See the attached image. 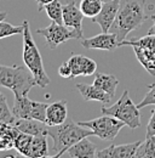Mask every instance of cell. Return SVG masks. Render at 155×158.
I'll use <instances>...</instances> for the list:
<instances>
[{"label":"cell","mask_w":155,"mask_h":158,"mask_svg":"<svg viewBox=\"0 0 155 158\" xmlns=\"http://www.w3.org/2000/svg\"><path fill=\"white\" fill-rule=\"evenodd\" d=\"M135 55L138 62L144 67V69L152 74L155 76V51L150 49L141 48V46H132Z\"/></svg>","instance_id":"obj_17"},{"label":"cell","mask_w":155,"mask_h":158,"mask_svg":"<svg viewBox=\"0 0 155 158\" xmlns=\"http://www.w3.org/2000/svg\"><path fill=\"white\" fill-rule=\"evenodd\" d=\"M47 103L33 101L28 98V95L15 96V102L12 107V114L16 118L37 119L40 122L46 120V110Z\"/></svg>","instance_id":"obj_8"},{"label":"cell","mask_w":155,"mask_h":158,"mask_svg":"<svg viewBox=\"0 0 155 158\" xmlns=\"http://www.w3.org/2000/svg\"><path fill=\"white\" fill-rule=\"evenodd\" d=\"M148 4L145 0H121L116 19L110 27L119 43L126 39L129 33L139 29L148 20Z\"/></svg>","instance_id":"obj_1"},{"label":"cell","mask_w":155,"mask_h":158,"mask_svg":"<svg viewBox=\"0 0 155 158\" xmlns=\"http://www.w3.org/2000/svg\"><path fill=\"white\" fill-rule=\"evenodd\" d=\"M23 24L22 26H14L9 22H5V20L0 22V39L7 38L11 35H17L23 33Z\"/></svg>","instance_id":"obj_24"},{"label":"cell","mask_w":155,"mask_h":158,"mask_svg":"<svg viewBox=\"0 0 155 158\" xmlns=\"http://www.w3.org/2000/svg\"><path fill=\"white\" fill-rule=\"evenodd\" d=\"M149 105H154L155 106V84L148 86V93H147V95H145V96L143 98V100L137 105V107H138L139 110H142V108H144V107H147V106H149Z\"/></svg>","instance_id":"obj_28"},{"label":"cell","mask_w":155,"mask_h":158,"mask_svg":"<svg viewBox=\"0 0 155 158\" xmlns=\"http://www.w3.org/2000/svg\"><path fill=\"white\" fill-rule=\"evenodd\" d=\"M137 158H155V135L147 136L136 153Z\"/></svg>","instance_id":"obj_23"},{"label":"cell","mask_w":155,"mask_h":158,"mask_svg":"<svg viewBox=\"0 0 155 158\" xmlns=\"http://www.w3.org/2000/svg\"><path fill=\"white\" fill-rule=\"evenodd\" d=\"M58 74L62 77V78H72V69L68 64V62L63 63L59 66L58 68Z\"/></svg>","instance_id":"obj_30"},{"label":"cell","mask_w":155,"mask_h":158,"mask_svg":"<svg viewBox=\"0 0 155 158\" xmlns=\"http://www.w3.org/2000/svg\"><path fill=\"white\" fill-rule=\"evenodd\" d=\"M32 140L33 135L26 134V133H21L16 135V138L14 140V147L15 150H17L22 156L28 157L29 156V151H30V145H32Z\"/></svg>","instance_id":"obj_21"},{"label":"cell","mask_w":155,"mask_h":158,"mask_svg":"<svg viewBox=\"0 0 155 158\" xmlns=\"http://www.w3.org/2000/svg\"><path fill=\"white\" fill-rule=\"evenodd\" d=\"M120 1L121 0H112L108 2H103L102 10L99 11V14L95 16L91 21L93 23H97L102 32H109L110 27L113 26L114 21L116 19L117 11H119V6H120Z\"/></svg>","instance_id":"obj_10"},{"label":"cell","mask_w":155,"mask_h":158,"mask_svg":"<svg viewBox=\"0 0 155 158\" xmlns=\"http://www.w3.org/2000/svg\"><path fill=\"white\" fill-rule=\"evenodd\" d=\"M0 94H1V93H0Z\"/></svg>","instance_id":"obj_35"},{"label":"cell","mask_w":155,"mask_h":158,"mask_svg":"<svg viewBox=\"0 0 155 158\" xmlns=\"http://www.w3.org/2000/svg\"><path fill=\"white\" fill-rule=\"evenodd\" d=\"M102 6H103L102 0H81L79 5L82 15L87 19H93L95 16H97L102 10Z\"/></svg>","instance_id":"obj_20"},{"label":"cell","mask_w":155,"mask_h":158,"mask_svg":"<svg viewBox=\"0 0 155 158\" xmlns=\"http://www.w3.org/2000/svg\"><path fill=\"white\" fill-rule=\"evenodd\" d=\"M93 84L98 86L99 89H102L103 91H105L107 94H109L112 98L115 96L116 88L119 85V80L113 74H105V73H97Z\"/></svg>","instance_id":"obj_18"},{"label":"cell","mask_w":155,"mask_h":158,"mask_svg":"<svg viewBox=\"0 0 155 158\" xmlns=\"http://www.w3.org/2000/svg\"><path fill=\"white\" fill-rule=\"evenodd\" d=\"M79 93L81 94V96L84 98L85 101H99L102 103H108L110 100L113 99L109 94H107L105 91H103L102 89H99L95 84L89 85V84H77L75 85Z\"/></svg>","instance_id":"obj_16"},{"label":"cell","mask_w":155,"mask_h":158,"mask_svg":"<svg viewBox=\"0 0 155 158\" xmlns=\"http://www.w3.org/2000/svg\"><path fill=\"white\" fill-rule=\"evenodd\" d=\"M103 2H108V1H112V0H102Z\"/></svg>","instance_id":"obj_34"},{"label":"cell","mask_w":155,"mask_h":158,"mask_svg":"<svg viewBox=\"0 0 155 158\" xmlns=\"http://www.w3.org/2000/svg\"><path fill=\"white\" fill-rule=\"evenodd\" d=\"M103 114L113 116L119 120L124 122L126 127L130 129H136L141 127V114H139V108L132 102L130 99V93L129 90H124L122 95L120 99L116 101L113 106H102L101 108Z\"/></svg>","instance_id":"obj_5"},{"label":"cell","mask_w":155,"mask_h":158,"mask_svg":"<svg viewBox=\"0 0 155 158\" xmlns=\"http://www.w3.org/2000/svg\"><path fill=\"white\" fill-rule=\"evenodd\" d=\"M79 124L85 128L91 129L95 136L102 139L104 141L114 140L116 135L120 133V130L126 125L124 122L119 120L113 116H108V114H103V117L96 119L80 122Z\"/></svg>","instance_id":"obj_6"},{"label":"cell","mask_w":155,"mask_h":158,"mask_svg":"<svg viewBox=\"0 0 155 158\" xmlns=\"http://www.w3.org/2000/svg\"><path fill=\"white\" fill-rule=\"evenodd\" d=\"M11 125H14L18 131L26 133L29 135H40L46 134L47 135V124L44 122H40L37 119H27V118H14Z\"/></svg>","instance_id":"obj_13"},{"label":"cell","mask_w":155,"mask_h":158,"mask_svg":"<svg viewBox=\"0 0 155 158\" xmlns=\"http://www.w3.org/2000/svg\"><path fill=\"white\" fill-rule=\"evenodd\" d=\"M97 152L96 145L87 138H84L73 145L67 151V155L72 158H95L97 157Z\"/></svg>","instance_id":"obj_15"},{"label":"cell","mask_w":155,"mask_h":158,"mask_svg":"<svg viewBox=\"0 0 155 158\" xmlns=\"http://www.w3.org/2000/svg\"><path fill=\"white\" fill-rule=\"evenodd\" d=\"M37 85L33 73L24 66L0 64V86L7 88L15 96L28 95L29 90Z\"/></svg>","instance_id":"obj_3"},{"label":"cell","mask_w":155,"mask_h":158,"mask_svg":"<svg viewBox=\"0 0 155 158\" xmlns=\"http://www.w3.org/2000/svg\"><path fill=\"white\" fill-rule=\"evenodd\" d=\"M37 33L46 39V43L51 50H55L58 45L70 39H82V33H79L77 29L69 28L66 24H59L56 21H52L46 28L37 29Z\"/></svg>","instance_id":"obj_7"},{"label":"cell","mask_w":155,"mask_h":158,"mask_svg":"<svg viewBox=\"0 0 155 158\" xmlns=\"http://www.w3.org/2000/svg\"><path fill=\"white\" fill-rule=\"evenodd\" d=\"M72 69V78H77L81 76V64H82V55H72L67 61Z\"/></svg>","instance_id":"obj_26"},{"label":"cell","mask_w":155,"mask_h":158,"mask_svg":"<svg viewBox=\"0 0 155 158\" xmlns=\"http://www.w3.org/2000/svg\"><path fill=\"white\" fill-rule=\"evenodd\" d=\"M97 71V63L95 60L82 56V64H81V76H92Z\"/></svg>","instance_id":"obj_27"},{"label":"cell","mask_w":155,"mask_h":158,"mask_svg":"<svg viewBox=\"0 0 155 158\" xmlns=\"http://www.w3.org/2000/svg\"><path fill=\"white\" fill-rule=\"evenodd\" d=\"M37 1V4H38V10L41 12L42 11V9H44V6L46 5V4H49V2H51V1H54V0H35Z\"/></svg>","instance_id":"obj_31"},{"label":"cell","mask_w":155,"mask_h":158,"mask_svg":"<svg viewBox=\"0 0 155 158\" xmlns=\"http://www.w3.org/2000/svg\"><path fill=\"white\" fill-rule=\"evenodd\" d=\"M6 16H7V12H6V11H2V12H0V22L5 20V19H6Z\"/></svg>","instance_id":"obj_33"},{"label":"cell","mask_w":155,"mask_h":158,"mask_svg":"<svg viewBox=\"0 0 155 158\" xmlns=\"http://www.w3.org/2000/svg\"><path fill=\"white\" fill-rule=\"evenodd\" d=\"M63 11V23L69 27L77 29L79 33H82V20L84 15L77 5V0H67L64 5H62Z\"/></svg>","instance_id":"obj_12"},{"label":"cell","mask_w":155,"mask_h":158,"mask_svg":"<svg viewBox=\"0 0 155 158\" xmlns=\"http://www.w3.org/2000/svg\"><path fill=\"white\" fill-rule=\"evenodd\" d=\"M23 62L24 64L28 67V69L33 73L37 85L41 88H46L50 84V78L45 72L44 68V63L41 55L39 52V49L35 45V41L33 39L30 28H29V23L28 21H23Z\"/></svg>","instance_id":"obj_4"},{"label":"cell","mask_w":155,"mask_h":158,"mask_svg":"<svg viewBox=\"0 0 155 158\" xmlns=\"http://www.w3.org/2000/svg\"><path fill=\"white\" fill-rule=\"evenodd\" d=\"M153 135H155V107L152 110L150 119H149L148 125H147V134H145V138H147V136H153Z\"/></svg>","instance_id":"obj_29"},{"label":"cell","mask_w":155,"mask_h":158,"mask_svg":"<svg viewBox=\"0 0 155 158\" xmlns=\"http://www.w3.org/2000/svg\"><path fill=\"white\" fill-rule=\"evenodd\" d=\"M47 136L49 135H46V134H40V135H34L33 136L28 157L42 158L51 156L49 153V148H47Z\"/></svg>","instance_id":"obj_19"},{"label":"cell","mask_w":155,"mask_h":158,"mask_svg":"<svg viewBox=\"0 0 155 158\" xmlns=\"http://www.w3.org/2000/svg\"><path fill=\"white\" fill-rule=\"evenodd\" d=\"M150 19H152V21H153V26H152V28L149 29L148 34H155V15H152Z\"/></svg>","instance_id":"obj_32"},{"label":"cell","mask_w":155,"mask_h":158,"mask_svg":"<svg viewBox=\"0 0 155 158\" xmlns=\"http://www.w3.org/2000/svg\"><path fill=\"white\" fill-rule=\"evenodd\" d=\"M47 135L54 140V155L51 157H62L73 145H75L81 139L93 135V131L89 128L80 125L79 123L67 119L59 125H49Z\"/></svg>","instance_id":"obj_2"},{"label":"cell","mask_w":155,"mask_h":158,"mask_svg":"<svg viewBox=\"0 0 155 158\" xmlns=\"http://www.w3.org/2000/svg\"><path fill=\"white\" fill-rule=\"evenodd\" d=\"M68 119V110H67V100L57 101L50 103L46 110V120L47 125H59Z\"/></svg>","instance_id":"obj_14"},{"label":"cell","mask_w":155,"mask_h":158,"mask_svg":"<svg viewBox=\"0 0 155 158\" xmlns=\"http://www.w3.org/2000/svg\"><path fill=\"white\" fill-rule=\"evenodd\" d=\"M81 45L85 49L90 50H105V51H114L119 48V40L115 33L109 32H102L101 34H97L92 38L80 40Z\"/></svg>","instance_id":"obj_9"},{"label":"cell","mask_w":155,"mask_h":158,"mask_svg":"<svg viewBox=\"0 0 155 158\" xmlns=\"http://www.w3.org/2000/svg\"><path fill=\"white\" fill-rule=\"evenodd\" d=\"M141 141H135L131 143L124 145H112L97 152L98 158H132L136 157L138 147L141 146Z\"/></svg>","instance_id":"obj_11"},{"label":"cell","mask_w":155,"mask_h":158,"mask_svg":"<svg viewBox=\"0 0 155 158\" xmlns=\"http://www.w3.org/2000/svg\"><path fill=\"white\" fill-rule=\"evenodd\" d=\"M42 10L47 14V16L51 19V21H56L59 24H64L63 23V11H62L61 0H54L49 4H46Z\"/></svg>","instance_id":"obj_22"},{"label":"cell","mask_w":155,"mask_h":158,"mask_svg":"<svg viewBox=\"0 0 155 158\" xmlns=\"http://www.w3.org/2000/svg\"><path fill=\"white\" fill-rule=\"evenodd\" d=\"M14 118L15 117L12 114V111L9 108L6 99L1 93L0 94V122L5 123V124H11Z\"/></svg>","instance_id":"obj_25"}]
</instances>
